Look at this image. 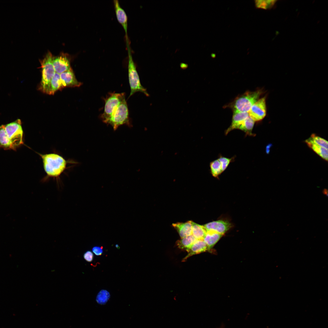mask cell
Masks as SVG:
<instances>
[{"label":"cell","mask_w":328,"mask_h":328,"mask_svg":"<svg viewBox=\"0 0 328 328\" xmlns=\"http://www.w3.org/2000/svg\"><path fill=\"white\" fill-rule=\"evenodd\" d=\"M116 15L118 22L123 27L125 34L126 40L128 39V16L125 10L121 6L118 0L113 1Z\"/></svg>","instance_id":"8fae6325"},{"label":"cell","mask_w":328,"mask_h":328,"mask_svg":"<svg viewBox=\"0 0 328 328\" xmlns=\"http://www.w3.org/2000/svg\"><path fill=\"white\" fill-rule=\"evenodd\" d=\"M207 232L203 225L192 222V235L196 239H203Z\"/></svg>","instance_id":"7402d4cb"},{"label":"cell","mask_w":328,"mask_h":328,"mask_svg":"<svg viewBox=\"0 0 328 328\" xmlns=\"http://www.w3.org/2000/svg\"><path fill=\"white\" fill-rule=\"evenodd\" d=\"M83 257L86 261L91 262L93 260L94 255L91 251H87L84 254Z\"/></svg>","instance_id":"4316f807"},{"label":"cell","mask_w":328,"mask_h":328,"mask_svg":"<svg viewBox=\"0 0 328 328\" xmlns=\"http://www.w3.org/2000/svg\"><path fill=\"white\" fill-rule=\"evenodd\" d=\"M248 116V112L233 111L231 123L230 126L225 131V135H227L230 131L233 130L238 129L243 121Z\"/></svg>","instance_id":"7c38bea8"},{"label":"cell","mask_w":328,"mask_h":328,"mask_svg":"<svg viewBox=\"0 0 328 328\" xmlns=\"http://www.w3.org/2000/svg\"><path fill=\"white\" fill-rule=\"evenodd\" d=\"M64 87L60 79V74L55 73L44 93L53 95L57 91Z\"/></svg>","instance_id":"9a60e30c"},{"label":"cell","mask_w":328,"mask_h":328,"mask_svg":"<svg viewBox=\"0 0 328 328\" xmlns=\"http://www.w3.org/2000/svg\"><path fill=\"white\" fill-rule=\"evenodd\" d=\"M210 166L211 174L214 177L218 178L223 172L221 164L218 159L211 162Z\"/></svg>","instance_id":"603a6c76"},{"label":"cell","mask_w":328,"mask_h":328,"mask_svg":"<svg viewBox=\"0 0 328 328\" xmlns=\"http://www.w3.org/2000/svg\"><path fill=\"white\" fill-rule=\"evenodd\" d=\"M104 123L111 125L114 130L123 125H130L129 111L125 99L114 108L109 117Z\"/></svg>","instance_id":"5b68a950"},{"label":"cell","mask_w":328,"mask_h":328,"mask_svg":"<svg viewBox=\"0 0 328 328\" xmlns=\"http://www.w3.org/2000/svg\"><path fill=\"white\" fill-rule=\"evenodd\" d=\"M317 145L328 149V142L324 139L312 134L310 138L307 139Z\"/></svg>","instance_id":"cb8c5ba5"},{"label":"cell","mask_w":328,"mask_h":328,"mask_svg":"<svg viewBox=\"0 0 328 328\" xmlns=\"http://www.w3.org/2000/svg\"><path fill=\"white\" fill-rule=\"evenodd\" d=\"M223 235L214 231H207L203 240L207 246L209 250L214 246Z\"/></svg>","instance_id":"e0dca14e"},{"label":"cell","mask_w":328,"mask_h":328,"mask_svg":"<svg viewBox=\"0 0 328 328\" xmlns=\"http://www.w3.org/2000/svg\"><path fill=\"white\" fill-rule=\"evenodd\" d=\"M125 98L124 93H110L104 99V111L100 118L104 122L110 116L114 108L121 103Z\"/></svg>","instance_id":"52a82bcc"},{"label":"cell","mask_w":328,"mask_h":328,"mask_svg":"<svg viewBox=\"0 0 328 328\" xmlns=\"http://www.w3.org/2000/svg\"><path fill=\"white\" fill-rule=\"evenodd\" d=\"M173 226L177 231L181 238L192 234V221H189L185 223H177L173 224Z\"/></svg>","instance_id":"2e32d148"},{"label":"cell","mask_w":328,"mask_h":328,"mask_svg":"<svg viewBox=\"0 0 328 328\" xmlns=\"http://www.w3.org/2000/svg\"><path fill=\"white\" fill-rule=\"evenodd\" d=\"M262 92L260 90L248 91L236 97L227 107L231 108L233 111L248 112L252 105L259 99Z\"/></svg>","instance_id":"3957f363"},{"label":"cell","mask_w":328,"mask_h":328,"mask_svg":"<svg viewBox=\"0 0 328 328\" xmlns=\"http://www.w3.org/2000/svg\"><path fill=\"white\" fill-rule=\"evenodd\" d=\"M323 194L324 195H325L326 196H327V195H328V190H327V189H324L323 190Z\"/></svg>","instance_id":"f1b7e54d"},{"label":"cell","mask_w":328,"mask_h":328,"mask_svg":"<svg viewBox=\"0 0 328 328\" xmlns=\"http://www.w3.org/2000/svg\"><path fill=\"white\" fill-rule=\"evenodd\" d=\"M234 158H229L220 156L218 159L221 166L222 172H223L227 167L230 163L233 160Z\"/></svg>","instance_id":"484cf974"},{"label":"cell","mask_w":328,"mask_h":328,"mask_svg":"<svg viewBox=\"0 0 328 328\" xmlns=\"http://www.w3.org/2000/svg\"><path fill=\"white\" fill-rule=\"evenodd\" d=\"M278 1L277 0H257L254 1V3L257 9L269 10L274 7Z\"/></svg>","instance_id":"ffe728a7"},{"label":"cell","mask_w":328,"mask_h":328,"mask_svg":"<svg viewBox=\"0 0 328 328\" xmlns=\"http://www.w3.org/2000/svg\"><path fill=\"white\" fill-rule=\"evenodd\" d=\"M220 328H224V326H222Z\"/></svg>","instance_id":"4dcf8cb0"},{"label":"cell","mask_w":328,"mask_h":328,"mask_svg":"<svg viewBox=\"0 0 328 328\" xmlns=\"http://www.w3.org/2000/svg\"><path fill=\"white\" fill-rule=\"evenodd\" d=\"M20 119L0 126V148L16 150L24 143Z\"/></svg>","instance_id":"6da1fadb"},{"label":"cell","mask_w":328,"mask_h":328,"mask_svg":"<svg viewBox=\"0 0 328 328\" xmlns=\"http://www.w3.org/2000/svg\"><path fill=\"white\" fill-rule=\"evenodd\" d=\"M53 57L51 53L48 52L41 61L42 78L39 89L44 93L55 73L52 63Z\"/></svg>","instance_id":"8992f818"},{"label":"cell","mask_w":328,"mask_h":328,"mask_svg":"<svg viewBox=\"0 0 328 328\" xmlns=\"http://www.w3.org/2000/svg\"><path fill=\"white\" fill-rule=\"evenodd\" d=\"M265 96L259 99L251 107L248 112L249 116L255 121L261 120L266 114Z\"/></svg>","instance_id":"ba28073f"},{"label":"cell","mask_w":328,"mask_h":328,"mask_svg":"<svg viewBox=\"0 0 328 328\" xmlns=\"http://www.w3.org/2000/svg\"><path fill=\"white\" fill-rule=\"evenodd\" d=\"M255 122V121L249 116L243 121L238 129L244 132L246 135L253 136L252 132Z\"/></svg>","instance_id":"44dd1931"},{"label":"cell","mask_w":328,"mask_h":328,"mask_svg":"<svg viewBox=\"0 0 328 328\" xmlns=\"http://www.w3.org/2000/svg\"><path fill=\"white\" fill-rule=\"evenodd\" d=\"M60 76L64 87H79L82 84L77 79L72 69L60 74Z\"/></svg>","instance_id":"4fadbf2b"},{"label":"cell","mask_w":328,"mask_h":328,"mask_svg":"<svg viewBox=\"0 0 328 328\" xmlns=\"http://www.w3.org/2000/svg\"><path fill=\"white\" fill-rule=\"evenodd\" d=\"M39 154L42 159L44 169L48 177L57 178L66 169L67 161L62 156L54 153Z\"/></svg>","instance_id":"7a4b0ae2"},{"label":"cell","mask_w":328,"mask_h":328,"mask_svg":"<svg viewBox=\"0 0 328 328\" xmlns=\"http://www.w3.org/2000/svg\"><path fill=\"white\" fill-rule=\"evenodd\" d=\"M306 142L308 146L316 153L325 160H328V149L317 145L307 140Z\"/></svg>","instance_id":"d6986e66"},{"label":"cell","mask_w":328,"mask_h":328,"mask_svg":"<svg viewBox=\"0 0 328 328\" xmlns=\"http://www.w3.org/2000/svg\"><path fill=\"white\" fill-rule=\"evenodd\" d=\"M207 231H212L224 235L232 227V224L227 220H222L213 221L203 225Z\"/></svg>","instance_id":"9c48e42d"},{"label":"cell","mask_w":328,"mask_h":328,"mask_svg":"<svg viewBox=\"0 0 328 328\" xmlns=\"http://www.w3.org/2000/svg\"><path fill=\"white\" fill-rule=\"evenodd\" d=\"M109 292L105 290H102L98 294L96 301L97 303L101 305H104L106 303L110 298Z\"/></svg>","instance_id":"d4e9b609"},{"label":"cell","mask_w":328,"mask_h":328,"mask_svg":"<svg viewBox=\"0 0 328 328\" xmlns=\"http://www.w3.org/2000/svg\"><path fill=\"white\" fill-rule=\"evenodd\" d=\"M92 250L95 254L97 256L101 255L103 252V247L95 246L93 247Z\"/></svg>","instance_id":"83f0119b"},{"label":"cell","mask_w":328,"mask_h":328,"mask_svg":"<svg viewBox=\"0 0 328 328\" xmlns=\"http://www.w3.org/2000/svg\"><path fill=\"white\" fill-rule=\"evenodd\" d=\"M196 240L192 234L181 238L176 244L179 248L187 251Z\"/></svg>","instance_id":"ac0fdd59"},{"label":"cell","mask_w":328,"mask_h":328,"mask_svg":"<svg viewBox=\"0 0 328 328\" xmlns=\"http://www.w3.org/2000/svg\"><path fill=\"white\" fill-rule=\"evenodd\" d=\"M209 250L208 247L203 239L196 240L187 251L188 254L182 260L185 261L193 255L200 254Z\"/></svg>","instance_id":"5bb4252c"},{"label":"cell","mask_w":328,"mask_h":328,"mask_svg":"<svg viewBox=\"0 0 328 328\" xmlns=\"http://www.w3.org/2000/svg\"><path fill=\"white\" fill-rule=\"evenodd\" d=\"M128 54V71L129 82L130 88L129 97L135 93L141 92L146 96H149L146 89L141 85L136 67L133 60L129 41L126 42Z\"/></svg>","instance_id":"277c9868"},{"label":"cell","mask_w":328,"mask_h":328,"mask_svg":"<svg viewBox=\"0 0 328 328\" xmlns=\"http://www.w3.org/2000/svg\"><path fill=\"white\" fill-rule=\"evenodd\" d=\"M116 247L118 248H119V246L118 244H117V245H116Z\"/></svg>","instance_id":"f546056e"},{"label":"cell","mask_w":328,"mask_h":328,"mask_svg":"<svg viewBox=\"0 0 328 328\" xmlns=\"http://www.w3.org/2000/svg\"><path fill=\"white\" fill-rule=\"evenodd\" d=\"M52 63L55 72L59 74L71 69L70 61L66 56L53 57Z\"/></svg>","instance_id":"30bf717a"}]
</instances>
